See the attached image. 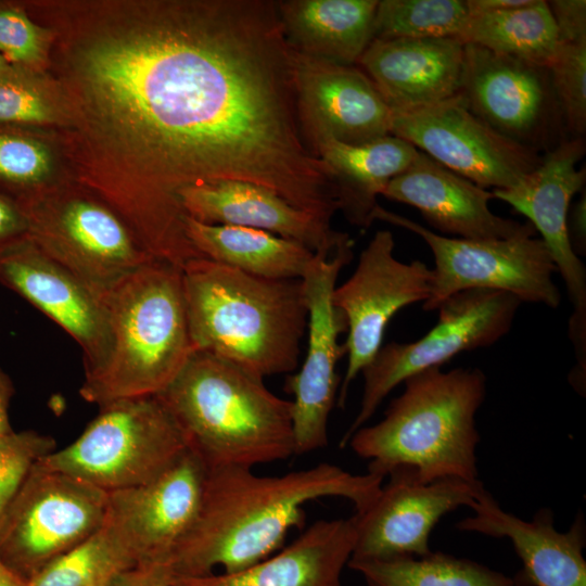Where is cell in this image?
Listing matches in <instances>:
<instances>
[{
    "label": "cell",
    "instance_id": "6da1fadb",
    "mask_svg": "<svg viewBox=\"0 0 586 586\" xmlns=\"http://www.w3.org/2000/svg\"><path fill=\"white\" fill-rule=\"evenodd\" d=\"M84 90L145 170L133 208L184 233L181 192L220 181L266 188L331 221L333 174L298 122L292 49L273 0L163 1L81 51Z\"/></svg>",
    "mask_w": 586,
    "mask_h": 586
},
{
    "label": "cell",
    "instance_id": "7a4b0ae2",
    "mask_svg": "<svg viewBox=\"0 0 586 586\" xmlns=\"http://www.w3.org/2000/svg\"><path fill=\"white\" fill-rule=\"evenodd\" d=\"M384 479L327 462L281 475L242 467L208 469L195 520L170 553L173 575H207L218 565L225 573L242 571L278 550L292 527L304 526L307 502L342 497L360 512Z\"/></svg>",
    "mask_w": 586,
    "mask_h": 586
},
{
    "label": "cell",
    "instance_id": "3957f363",
    "mask_svg": "<svg viewBox=\"0 0 586 586\" xmlns=\"http://www.w3.org/2000/svg\"><path fill=\"white\" fill-rule=\"evenodd\" d=\"M190 339L195 351L265 379L293 373L307 329L302 279H267L194 258L182 267Z\"/></svg>",
    "mask_w": 586,
    "mask_h": 586
},
{
    "label": "cell",
    "instance_id": "277c9868",
    "mask_svg": "<svg viewBox=\"0 0 586 586\" xmlns=\"http://www.w3.org/2000/svg\"><path fill=\"white\" fill-rule=\"evenodd\" d=\"M378 423L359 428L348 440L353 451L369 461L368 472L386 477L410 468L419 481L457 477L479 480L475 416L486 397V377L479 368L441 367L404 382Z\"/></svg>",
    "mask_w": 586,
    "mask_h": 586
},
{
    "label": "cell",
    "instance_id": "5b68a950",
    "mask_svg": "<svg viewBox=\"0 0 586 586\" xmlns=\"http://www.w3.org/2000/svg\"><path fill=\"white\" fill-rule=\"evenodd\" d=\"M158 396L208 469H253L295 455L292 400L215 355L193 352Z\"/></svg>",
    "mask_w": 586,
    "mask_h": 586
},
{
    "label": "cell",
    "instance_id": "8992f818",
    "mask_svg": "<svg viewBox=\"0 0 586 586\" xmlns=\"http://www.w3.org/2000/svg\"><path fill=\"white\" fill-rule=\"evenodd\" d=\"M111 328L103 366L84 377L79 394L98 406L158 395L194 348L189 333L182 269L152 259L101 291Z\"/></svg>",
    "mask_w": 586,
    "mask_h": 586
},
{
    "label": "cell",
    "instance_id": "52a82bcc",
    "mask_svg": "<svg viewBox=\"0 0 586 586\" xmlns=\"http://www.w3.org/2000/svg\"><path fill=\"white\" fill-rule=\"evenodd\" d=\"M99 407V413L73 443L37 464L112 493L154 480L189 448L158 395L123 398Z\"/></svg>",
    "mask_w": 586,
    "mask_h": 586
},
{
    "label": "cell",
    "instance_id": "ba28073f",
    "mask_svg": "<svg viewBox=\"0 0 586 586\" xmlns=\"http://www.w3.org/2000/svg\"><path fill=\"white\" fill-rule=\"evenodd\" d=\"M374 220L407 229L429 245L433 257L430 297L422 307L436 310L449 296L470 289L510 293L522 303L558 308L560 290L550 253L540 238L467 240L433 232L420 224L377 206Z\"/></svg>",
    "mask_w": 586,
    "mask_h": 586
},
{
    "label": "cell",
    "instance_id": "9c48e42d",
    "mask_svg": "<svg viewBox=\"0 0 586 586\" xmlns=\"http://www.w3.org/2000/svg\"><path fill=\"white\" fill-rule=\"evenodd\" d=\"M521 301L507 292L470 289L438 306L436 324L415 342L382 345L361 371L364 388L359 410L341 440L349 437L373 416L382 400L407 378L441 367L456 355L487 347L511 329Z\"/></svg>",
    "mask_w": 586,
    "mask_h": 586
},
{
    "label": "cell",
    "instance_id": "30bf717a",
    "mask_svg": "<svg viewBox=\"0 0 586 586\" xmlns=\"http://www.w3.org/2000/svg\"><path fill=\"white\" fill-rule=\"evenodd\" d=\"M107 494L71 475L36 466L0 520V558L28 582L94 534Z\"/></svg>",
    "mask_w": 586,
    "mask_h": 586
},
{
    "label": "cell",
    "instance_id": "8fae6325",
    "mask_svg": "<svg viewBox=\"0 0 586 586\" xmlns=\"http://www.w3.org/2000/svg\"><path fill=\"white\" fill-rule=\"evenodd\" d=\"M23 208L27 239L99 291L155 259L126 221L99 201L81 195L37 199Z\"/></svg>",
    "mask_w": 586,
    "mask_h": 586
},
{
    "label": "cell",
    "instance_id": "7c38bea8",
    "mask_svg": "<svg viewBox=\"0 0 586 586\" xmlns=\"http://www.w3.org/2000/svg\"><path fill=\"white\" fill-rule=\"evenodd\" d=\"M459 95L496 131L540 154L570 138L548 67L464 43Z\"/></svg>",
    "mask_w": 586,
    "mask_h": 586
},
{
    "label": "cell",
    "instance_id": "4fadbf2b",
    "mask_svg": "<svg viewBox=\"0 0 586 586\" xmlns=\"http://www.w3.org/2000/svg\"><path fill=\"white\" fill-rule=\"evenodd\" d=\"M353 245L351 239L333 254L315 253L302 278L308 309L307 351L300 371L288 377L284 387L293 395L295 455L328 444V422L340 383L336 365L345 354L339 337L347 329L343 314L332 303V293L341 270L353 258Z\"/></svg>",
    "mask_w": 586,
    "mask_h": 586
},
{
    "label": "cell",
    "instance_id": "5bb4252c",
    "mask_svg": "<svg viewBox=\"0 0 586 586\" xmlns=\"http://www.w3.org/2000/svg\"><path fill=\"white\" fill-rule=\"evenodd\" d=\"M394 249L393 233L377 231L361 251L353 275L332 293V303L347 327V367L336 397L339 407H344L352 382L381 348L393 316L430 297L432 270L420 260H398Z\"/></svg>",
    "mask_w": 586,
    "mask_h": 586
},
{
    "label": "cell",
    "instance_id": "9a60e30c",
    "mask_svg": "<svg viewBox=\"0 0 586 586\" xmlns=\"http://www.w3.org/2000/svg\"><path fill=\"white\" fill-rule=\"evenodd\" d=\"M391 135L485 189L515 187L542 160L540 153L474 115L459 94L428 107L392 112Z\"/></svg>",
    "mask_w": 586,
    "mask_h": 586
},
{
    "label": "cell",
    "instance_id": "2e32d148",
    "mask_svg": "<svg viewBox=\"0 0 586 586\" xmlns=\"http://www.w3.org/2000/svg\"><path fill=\"white\" fill-rule=\"evenodd\" d=\"M585 151V138H568L544 152L519 184L492 191L494 199L508 203L540 233L573 306L569 337L577 360L586 358V269L572 250L566 218L573 196L585 188V165L577 167Z\"/></svg>",
    "mask_w": 586,
    "mask_h": 586
},
{
    "label": "cell",
    "instance_id": "e0dca14e",
    "mask_svg": "<svg viewBox=\"0 0 586 586\" xmlns=\"http://www.w3.org/2000/svg\"><path fill=\"white\" fill-rule=\"evenodd\" d=\"M207 472L188 448L154 480L106 493L103 527L135 565L169 561L199 512Z\"/></svg>",
    "mask_w": 586,
    "mask_h": 586
},
{
    "label": "cell",
    "instance_id": "ac0fdd59",
    "mask_svg": "<svg viewBox=\"0 0 586 586\" xmlns=\"http://www.w3.org/2000/svg\"><path fill=\"white\" fill-rule=\"evenodd\" d=\"M386 476L375 499L354 514L356 543L349 560L430 553V533L441 518L471 508L485 491L481 481L457 477L424 483L410 468H396Z\"/></svg>",
    "mask_w": 586,
    "mask_h": 586
},
{
    "label": "cell",
    "instance_id": "d6986e66",
    "mask_svg": "<svg viewBox=\"0 0 586 586\" xmlns=\"http://www.w3.org/2000/svg\"><path fill=\"white\" fill-rule=\"evenodd\" d=\"M292 61L298 122L313 152L323 139L361 144L391 135V109L360 67L293 49Z\"/></svg>",
    "mask_w": 586,
    "mask_h": 586
},
{
    "label": "cell",
    "instance_id": "ffe728a7",
    "mask_svg": "<svg viewBox=\"0 0 586 586\" xmlns=\"http://www.w3.org/2000/svg\"><path fill=\"white\" fill-rule=\"evenodd\" d=\"M0 284L75 340L82 352L85 375L103 366L112 337L101 291L44 255L28 239L0 253Z\"/></svg>",
    "mask_w": 586,
    "mask_h": 586
},
{
    "label": "cell",
    "instance_id": "44dd1931",
    "mask_svg": "<svg viewBox=\"0 0 586 586\" xmlns=\"http://www.w3.org/2000/svg\"><path fill=\"white\" fill-rule=\"evenodd\" d=\"M381 195L417 208L437 231L460 239L501 240L536 234L530 222L493 213L488 206L493 192L421 151L387 183Z\"/></svg>",
    "mask_w": 586,
    "mask_h": 586
},
{
    "label": "cell",
    "instance_id": "7402d4cb",
    "mask_svg": "<svg viewBox=\"0 0 586 586\" xmlns=\"http://www.w3.org/2000/svg\"><path fill=\"white\" fill-rule=\"evenodd\" d=\"M356 65L392 112L413 111L459 94L464 43L457 38L372 39Z\"/></svg>",
    "mask_w": 586,
    "mask_h": 586
},
{
    "label": "cell",
    "instance_id": "603a6c76",
    "mask_svg": "<svg viewBox=\"0 0 586 586\" xmlns=\"http://www.w3.org/2000/svg\"><path fill=\"white\" fill-rule=\"evenodd\" d=\"M473 514L457 523L462 532L507 538L523 563L532 586H586V526L579 513L566 532H559L549 509L526 521L504 510L485 489L471 507Z\"/></svg>",
    "mask_w": 586,
    "mask_h": 586
},
{
    "label": "cell",
    "instance_id": "cb8c5ba5",
    "mask_svg": "<svg viewBox=\"0 0 586 586\" xmlns=\"http://www.w3.org/2000/svg\"><path fill=\"white\" fill-rule=\"evenodd\" d=\"M188 217L214 225L264 230L296 241L314 253L333 254L351 240L331 222L297 208L275 192L244 181H220L181 192Z\"/></svg>",
    "mask_w": 586,
    "mask_h": 586
},
{
    "label": "cell",
    "instance_id": "d4e9b609",
    "mask_svg": "<svg viewBox=\"0 0 586 586\" xmlns=\"http://www.w3.org/2000/svg\"><path fill=\"white\" fill-rule=\"evenodd\" d=\"M355 543V515L319 520L278 553L242 571L173 576L170 586H341Z\"/></svg>",
    "mask_w": 586,
    "mask_h": 586
},
{
    "label": "cell",
    "instance_id": "484cf974",
    "mask_svg": "<svg viewBox=\"0 0 586 586\" xmlns=\"http://www.w3.org/2000/svg\"><path fill=\"white\" fill-rule=\"evenodd\" d=\"M379 0H280L289 46L327 61L356 65L373 39Z\"/></svg>",
    "mask_w": 586,
    "mask_h": 586
},
{
    "label": "cell",
    "instance_id": "4316f807",
    "mask_svg": "<svg viewBox=\"0 0 586 586\" xmlns=\"http://www.w3.org/2000/svg\"><path fill=\"white\" fill-rule=\"evenodd\" d=\"M313 150L334 176L340 211L351 224L364 228L374 220L378 195L412 163L419 152L394 135L361 144L323 139Z\"/></svg>",
    "mask_w": 586,
    "mask_h": 586
},
{
    "label": "cell",
    "instance_id": "83f0119b",
    "mask_svg": "<svg viewBox=\"0 0 586 586\" xmlns=\"http://www.w3.org/2000/svg\"><path fill=\"white\" fill-rule=\"evenodd\" d=\"M186 233L201 256L267 279H302L315 253L277 234L186 218Z\"/></svg>",
    "mask_w": 586,
    "mask_h": 586
},
{
    "label": "cell",
    "instance_id": "f1b7e54d",
    "mask_svg": "<svg viewBox=\"0 0 586 586\" xmlns=\"http://www.w3.org/2000/svg\"><path fill=\"white\" fill-rule=\"evenodd\" d=\"M459 40L545 67L559 48L557 26L545 0H531L508 10L470 13Z\"/></svg>",
    "mask_w": 586,
    "mask_h": 586
},
{
    "label": "cell",
    "instance_id": "f546056e",
    "mask_svg": "<svg viewBox=\"0 0 586 586\" xmlns=\"http://www.w3.org/2000/svg\"><path fill=\"white\" fill-rule=\"evenodd\" d=\"M347 565L368 586H515V581L501 572L444 552L349 560Z\"/></svg>",
    "mask_w": 586,
    "mask_h": 586
},
{
    "label": "cell",
    "instance_id": "4dcf8cb0",
    "mask_svg": "<svg viewBox=\"0 0 586 586\" xmlns=\"http://www.w3.org/2000/svg\"><path fill=\"white\" fill-rule=\"evenodd\" d=\"M469 15L467 0H380L373 39H459Z\"/></svg>",
    "mask_w": 586,
    "mask_h": 586
},
{
    "label": "cell",
    "instance_id": "1f68e13d",
    "mask_svg": "<svg viewBox=\"0 0 586 586\" xmlns=\"http://www.w3.org/2000/svg\"><path fill=\"white\" fill-rule=\"evenodd\" d=\"M136 566L103 525L78 546L60 556L26 586H111Z\"/></svg>",
    "mask_w": 586,
    "mask_h": 586
},
{
    "label": "cell",
    "instance_id": "d6a6232c",
    "mask_svg": "<svg viewBox=\"0 0 586 586\" xmlns=\"http://www.w3.org/2000/svg\"><path fill=\"white\" fill-rule=\"evenodd\" d=\"M22 128L0 124V192L24 207L47 180L51 157L47 146Z\"/></svg>",
    "mask_w": 586,
    "mask_h": 586
},
{
    "label": "cell",
    "instance_id": "836d02e7",
    "mask_svg": "<svg viewBox=\"0 0 586 586\" xmlns=\"http://www.w3.org/2000/svg\"><path fill=\"white\" fill-rule=\"evenodd\" d=\"M548 69L568 136L585 138L586 41L559 42Z\"/></svg>",
    "mask_w": 586,
    "mask_h": 586
},
{
    "label": "cell",
    "instance_id": "e575fe53",
    "mask_svg": "<svg viewBox=\"0 0 586 586\" xmlns=\"http://www.w3.org/2000/svg\"><path fill=\"white\" fill-rule=\"evenodd\" d=\"M55 445L52 436L34 430L0 434V520L33 468Z\"/></svg>",
    "mask_w": 586,
    "mask_h": 586
},
{
    "label": "cell",
    "instance_id": "d590c367",
    "mask_svg": "<svg viewBox=\"0 0 586 586\" xmlns=\"http://www.w3.org/2000/svg\"><path fill=\"white\" fill-rule=\"evenodd\" d=\"M51 118V107L28 69L16 67L0 76V124L25 127Z\"/></svg>",
    "mask_w": 586,
    "mask_h": 586
},
{
    "label": "cell",
    "instance_id": "8d00e7d4",
    "mask_svg": "<svg viewBox=\"0 0 586 586\" xmlns=\"http://www.w3.org/2000/svg\"><path fill=\"white\" fill-rule=\"evenodd\" d=\"M46 36L23 8L0 3V55L11 65L28 69L44 55Z\"/></svg>",
    "mask_w": 586,
    "mask_h": 586
},
{
    "label": "cell",
    "instance_id": "74e56055",
    "mask_svg": "<svg viewBox=\"0 0 586 586\" xmlns=\"http://www.w3.org/2000/svg\"><path fill=\"white\" fill-rule=\"evenodd\" d=\"M557 26L559 42L586 41V1H547Z\"/></svg>",
    "mask_w": 586,
    "mask_h": 586
},
{
    "label": "cell",
    "instance_id": "f35d334b",
    "mask_svg": "<svg viewBox=\"0 0 586 586\" xmlns=\"http://www.w3.org/2000/svg\"><path fill=\"white\" fill-rule=\"evenodd\" d=\"M28 222L24 208L0 192V253L27 239Z\"/></svg>",
    "mask_w": 586,
    "mask_h": 586
},
{
    "label": "cell",
    "instance_id": "ab89813d",
    "mask_svg": "<svg viewBox=\"0 0 586 586\" xmlns=\"http://www.w3.org/2000/svg\"><path fill=\"white\" fill-rule=\"evenodd\" d=\"M173 576L168 562L144 563L119 574L111 586H170Z\"/></svg>",
    "mask_w": 586,
    "mask_h": 586
},
{
    "label": "cell",
    "instance_id": "60d3db41",
    "mask_svg": "<svg viewBox=\"0 0 586 586\" xmlns=\"http://www.w3.org/2000/svg\"><path fill=\"white\" fill-rule=\"evenodd\" d=\"M568 235L572 250L577 256L586 255V192L570 206L566 218Z\"/></svg>",
    "mask_w": 586,
    "mask_h": 586
},
{
    "label": "cell",
    "instance_id": "b9f144b4",
    "mask_svg": "<svg viewBox=\"0 0 586 586\" xmlns=\"http://www.w3.org/2000/svg\"><path fill=\"white\" fill-rule=\"evenodd\" d=\"M14 395V386L10 377L0 368V434L12 432L9 407Z\"/></svg>",
    "mask_w": 586,
    "mask_h": 586
},
{
    "label": "cell",
    "instance_id": "7bdbcfd3",
    "mask_svg": "<svg viewBox=\"0 0 586 586\" xmlns=\"http://www.w3.org/2000/svg\"><path fill=\"white\" fill-rule=\"evenodd\" d=\"M530 2L531 0H467L470 13L508 10Z\"/></svg>",
    "mask_w": 586,
    "mask_h": 586
},
{
    "label": "cell",
    "instance_id": "ee69618b",
    "mask_svg": "<svg viewBox=\"0 0 586 586\" xmlns=\"http://www.w3.org/2000/svg\"><path fill=\"white\" fill-rule=\"evenodd\" d=\"M21 576L14 573L0 558V586H26Z\"/></svg>",
    "mask_w": 586,
    "mask_h": 586
},
{
    "label": "cell",
    "instance_id": "f6af8a7d",
    "mask_svg": "<svg viewBox=\"0 0 586 586\" xmlns=\"http://www.w3.org/2000/svg\"><path fill=\"white\" fill-rule=\"evenodd\" d=\"M15 68L16 66L11 65L9 62L4 60V58L0 55V76L14 71Z\"/></svg>",
    "mask_w": 586,
    "mask_h": 586
}]
</instances>
